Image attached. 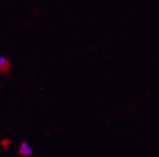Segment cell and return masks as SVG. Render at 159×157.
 <instances>
[{
	"mask_svg": "<svg viewBox=\"0 0 159 157\" xmlns=\"http://www.w3.org/2000/svg\"><path fill=\"white\" fill-rule=\"evenodd\" d=\"M18 153L23 156H30V155L33 154V148L30 145V142H21L20 145H19L18 148Z\"/></svg>",
	"mask_w": 159,
	"mask_h": 157,
	"instance_id": "cell-1",
	"label": "cell"
},
{
	"mask_svg": "<svg viewBox=\"0 0 159 157\" xmlns=\"http://www.w3.org/2000/svg\"><path fill=\"white\" fill-rule=\"evenodd\" d=\"M9 65V61L7 60L5 56H0V70H5Z\"/></svg>",
	"mask_w": 159,
	"mask_h": 157,
	"instance_id": "cell-2",
	"label": "cell"
}]
</instances>
